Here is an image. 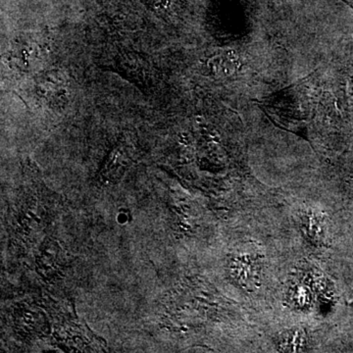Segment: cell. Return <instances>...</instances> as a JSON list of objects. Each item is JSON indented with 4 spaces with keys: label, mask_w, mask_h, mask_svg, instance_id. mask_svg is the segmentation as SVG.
Returning <instances> with one entry per match:
<instances>
[{
    "label": "cell",
    "mask_w": 353,
    "mask_h": 353,
    "mask_svg": "<svg viewBox=\"0 0 353 353\" xmlns=\"http://www.w3.org/2000/svg\"><path fill=\"white\" fill-rule=\"evenodd\" d=\"M43 46L32 38L26 37L14 41L9 51L11 63L22 71H29L36 66L37 62L41 58Z\"/></svg>",
    "instance_id": "7a4b0ae2"
},
{
    "label": "cell",
    "mask_w": 353,
    "mask_h": 353,
    "mask_svg": "<svg viewBox=\"0 0 353 353\" xmlns=\"http://www.w3.org/2000/svg\"><path fill=\"white\" fill-rule=\"evenodd\" d=\"M132 152V146L129 141H123L116 146L108 158V163L104 166V170L102 172L103 178L113 180L122 175L131 163Z\"/></svg>",
    "instance_id": "3957f363"
},
{
    "label": "cell",
    "mask_w": 353,
    "mask_h": 353,
    "mask_svg": "<svg viewBox=\"0 0 353 353\" xmlns=\"http://www.w3.org/2000/svg\"><path fill=\"white\" fill-rule=\"evenodd\" d=\"M38 94L52 108H61L68 101V81L59 70L46 72L39 76Z\"/></svg>",
    "instance_id": "6da1fadb"
}]
</instances>
